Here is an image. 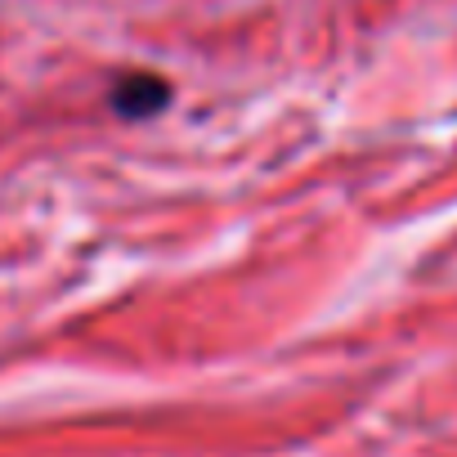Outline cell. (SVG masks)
I'll return each mask as SVG.
<instances>
[{
  "instance_id": "cell-1",
  "label": "cell",
  "mask_w": 457,
  "mask_h": 457,
  "mask_svg": "<svg viewBox=\"0 0 457 457\" xmlns=\"http://www.w3.org/2000/svg\"><path fill=\"white\" fill-rule=\"evenodd\" d=\"M112 112L117 117H130V121H139V117H157L166 104H170V86L157 77V72H130V77H121L117 86H112Z\"/></svg>"
}]
</instances>
